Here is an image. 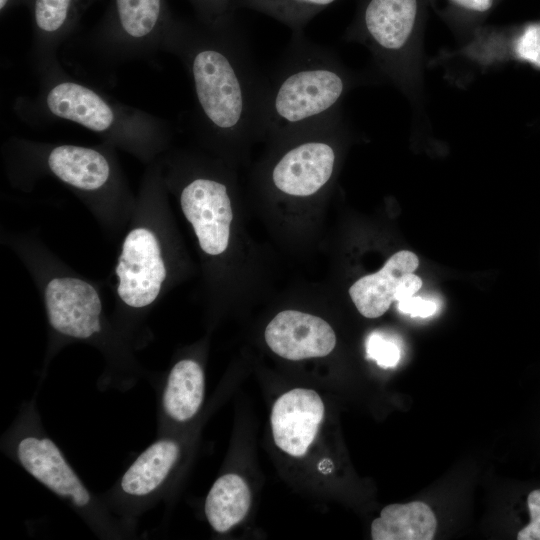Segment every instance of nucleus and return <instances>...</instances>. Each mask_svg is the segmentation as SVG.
I'll use <instances>...</instances> for the list:
<instances>
[{"label":"nucleus","mask_w":540,"mask_h":540,"mask_svg":"<svg viewBox=\"0 0 540 540\" xmlns=\"http://www.w3.org/2000/svg\"><path fill=\"white\" fill-rule=\"evenodd\" d=\"M165 49L188 71L205 136L228 147L258 137L264 76L235 19L215 26L179 20Z\"/></svg>","instance_id":"nucleus-1"},{"label":"nucleus","mask_w":540,"mask_h":540,"mask_svg":"<svg viewBox=\"0 0 540 540\" xmlns=\"http://www.w3.org/2000/svg\"><path fill=\"white\" fill-rule=\"evenodd\" d=\"M350 75L326 46L304 32L292 37L264 76L258 137L276 139L339 110Z\"/></svg>","instance_id":"nucleus-2"},{"label":"nucleus","mask_w":540,"mask_h":540,"mask_svg":"<svg viewBox=\"0 0 540 540\" xmlns=\"http://www.w3.org/2000/svg\"><path fill=\"white\" fill-rule=\"evenodd\" d=\"M44 106L51 115L100 134L111 145L148 160L157 153L165 136L163 125L148 115L70 79L56 81L48 88Z\"/></svg>","instance_id":"nucleus-3"},{"label":"nucleus","mask_w":540,"mask_h":540,"mask_svg":"<svg viewBox=\"0 0 540 540\" xmlns=\"http://www.w3.org/2000/svg\"><path fill=\"white\" fill-rule=\"evenodd\" d=\"M159 173H149L131 226L121 244L114 273L116 296L127 311L142 312L154 305L168 278L164 243L157 224Z\"/></svg>","instance_id":"nucleus-4"},{"label":"nucleus","mask_w":540,"mask_h":540,"mask_svg":"<svg viewBox=\"0 0 540 540\" xmlns=\"http://www.w3.org/2000/svg\"><path fill=\"white\" fill-rule=\"evenodd\" d=\"M34 411L13 428L10 455L39 483L70 504L92 526L105 525L103 506L88 490L58 445L43 431Z\"/></svg>","instance_id":"nucleus-5"},{"label":"nucleus","mask_w":540,"mask_h":540,"mask_svg":"<svg viewBox=\"0 0 540 540\" xmlns=\"http://www.w3.org/2000/svg\"><path fill=\"white\" fill-rule=\"evenodd\" d=\"M42 294L55 334L98 347L112 339L101 295L92 282L68 272L53 273L45 279Z\"/></svg>","instance_id":"nucleus-6"},{"label":"nucleus","mask_w":540,"mask_h":540,"mask_svg":"<svg viewBox=\"0 0 540 540\" xmlns=\"http://www.w3.org/2000/svg\"><path fill=\"white\" fill-rule=\"evenodd\" d=\"M41 162L46 171L93 205L124 194V181L106 148L72 144L47 148Z\"/></svg>","instance_id":"nucleus-7"},{"label":"nucleus","mask_w":540,"mask_h":540,"mask_svg":"<svg viewBox=\"0 0 540 540\" xmlns=\"http://www.w3.org/2000/svg\"><path fill=\"white\" fill-rule=\"evenodd\" d=\"M178 22L166 0H112L102 38L120 54L147 52L156 46L165 48Z\"/></svg>","instance_id":"nucleus-8"},{"label":"nucleus","mask_w":540,"mask_h":540,"mask_svg":"<svg viewBox=\"0 0 540 540\" xmlns=\"http://www.w3.org/2000/svg\"><path fill=\"white\" fill-rule=\"evenodd\" d=\"M179 202L202 251L210 256L223 254L233 219L228 185L211 174L196 173L182 185Z\"/></svg>","instance_id":"nucleus-9"},{"label":"nucleus","mask_w":540,"mask_h":540,"mask_svg":"<svg viewBox=\"0 0 540 540\" xmlns=\"http://www.w3.org/2000/svg\"><path fill=\"white\" fill-rule=\"evenodd\" d=\"M420 13L421 0H362L352 30L381 56L389 57L406 47Z\"/></svg>","instance_id":"nucleus-10"},{"label":"nucleus","mask_w":540,"mask_h":540,"mask_svg":"<svg viewBox=\"0 0 540 540\" xmlns=\"http://www.w3.org/2000/svg\"><path fill=\"white\" fill-rule=\"evenodd\" d=\"M324 417V404L314 390L297 388L274 403L271 426L275 444L294 457L303 456Z\"/></svg>","instance_id":"nucleus-11"},{"label":"nucleus","mask_w":540,"mask_h":540,"mask_svg":"<svg viewBox=\"0 0 540 540\" xmlns=\"http://www.w3.org/2000/svg\"><path fill=\"white\" fill-rule=\"evenodd\" d=\"M265 340L273 352L288 360L324 357L336 344L325 320L296 310L278 313L265 329Z\"/></svg>","instance_id":"nucleus-12"},{"label":"nucleus","mask_w":540,"mask_h":540,"mask_svg":"<svg viewBox=\"0 0 540 540\" xmlns=\"http://www.w3.org/2000/svg\"><path fill=\"white\" fill-rule=\"evenodd\" d=\"M180 457L179 444L161 438L149 445L125 470L117 493L127 503L142 504L157 496Z\"/></svg>","instance_id":"nucleus-13"},{"label":"nucleus","mask_w":540,"mask_h":540,"mask_svg":"<svg viewBox=\"0 0 540 540\" xmlns=\"http://www.w3.org/2000/svg\"><path fill=\"white\" fill-rule=\"evenodd\" d=\"M419 265L417 255L402 250L393 254L376 273L358 279L350 288L349 295L357 310L366 318L382 316L396 301L399 287L408 273Z\"/></svg>","instance_id":"nucleus-14"},{"label":"nucleus","mask_w":540,"mask_h":540,"mask_svg":"<svg viewBox=\"0 0 540 540\" xmlns=\"http://www.w3.org/2000/svg\"><path fill=\"white\" fill-rule=\"evenodd\" d=\"M204 372L193 359H182L171 368L162 394V409L175 422L196 415L204 398Z\"/></svg>","instance_id":"nucleus-15"},{"label":"nucleus","mask_w":540,"mask_h":540,"mask_svg":"<svg viewBox=\"0 0 540 540\" xmlns=\"http://www.w3.org/2000/svg\"><path fill=\"white\" fill-rule=\"evenodd\" d=\"M437 528L436 517L424 502L390 504L373 520L374 540H431Z\"/></svg>","instance_id":"nucleus-16"},{"label":"nucleus","mask_w":540,"mask_h":540,"mask_svg":"<svg viewBox=\"0 0 540 540\" xmlns=\"http://www.w3.org/2000/svg\"><path fill=\"white\" fill-rule=\"evenodd\" d=\"M250 504L251 494L244 479L228 473L212 485L205 501V515L215 531L224 533L244 519Z\"/></svg>","instance_id":"nucleus-17"},{"label":"nucleus","mask_w":540,"mask_h":540,"mask_svg":"<svg viewBox=\"0 0 540 540\" xmlns=\"http://www.w3.org/2000/svg\"><path fill=\"white\" fill-rule=\"evenodd\" d=\"M93 0H32L36 42L51 51L74 29Z\"/></svg>","instance_id":"nucleus-18"},{"label":"nucleus","mask_w":540,"mask_h":540,"mask_svg":"<svg viewBox=\"0 0 540 540\" xmlns=\"http://www.w3.org/2000/svg\"><path fill=\"white\" fill-rule=\"evenodd\" d=\"M337 0H233L232 9H249L286 25L292 33L304 32L305 26Z\"/></svg>","instance_id":"nucleus-19"},{"label":"nucleus","mask_w":540,"mask_h":540,"mask_svg":"<svg viewBox=\"0 0 540 540\" xmlns=\"http://www.w3.org/2000/svg\"><path fill=\"white\" fill-rule=\"evenodd\" d=\"M367 358L383 368L395 367L401 358L399 343L382 332H372L366 340Z\"/></svg>","instance_id":"nucleus-20"},{"label":"nucleus","mask_w":540,"mask_h":540,"mask_svg":"<svg viewBox=\"0 0 540 540\" xmlns=\"http://www.w3.org/2000/svg\"><path fill=\"white\" fill-rule=\"evenodd\" d=\"M195 9L198 21L215 26L234 19L233 0H189Z\"/></svg>","instance_id":"nucleus-21"},{"label":"nucleus","mask_w":540,"mask_h":540,"mask_svg":"<svg viewBox=\"0 0 540 540\" xmlns=\"http://www.w3.org/2000/svg\"><path fill=\"white\" fill-rule=\"evenodd\" d=\"M514 48L519 59L540 68V21L529 23L522 29Z\"/></svg>","instance_id":"nucleus-22"},{"label":"nucleus","mask_w":540,"mask_h":540,"mask_svg":"<svg viewBox=\"0 0 540 540\" xmlns=\"http://www.w3.org/2000/svg\"><path fill=\"white\" fill-rule=\"evenodd\" d=\"M530 523L517 534L518 540H540V489L533 490L527 497Z\"/></svg>","instance_id":"nucleus-23"},{"label":"nucleus","mask_w":540,"mask_h":540,"mask_svg":"<svg viewBox=\"0 0 540 540\" xmlns=\"http://www.w3.org/2000/svg\"><path fill=\"white\" fill-rule=\"evenodd\" d=\"M397 307L402 313L421 318L430 317L437 310V306L433 301L414 295L397 302Z\"/></svg>","instance_id":"nucleus-24"},{"label":"nucleus","mask_w":540,"mask_h":540,"mask_svg":"<svg viewBox=\"0 0 540 540\" xmlns=\"http://www.w3.org/2000/svg\"><path fill=\"white\" fill-rule=\"evenodd\" d=\"M457 11L467 14H484L491 10L495 0H445Z\"/></svg>","instance_id":"nucleus-25"},{"label":"nucleus","mask_w":540,"mask_h":540,"mask_svg":"<svg viewBox=\"0 0 540 540\" xmlns=\"http://www.w3.org/2000/svg\"><path fill=\"white\" fill-rule=\"evenodd\" d=\"M21 0H0V11L3 13L8 8L12 7L13 5L17 4Z\"/></svg>","instance_id":"nucleus-26"}]
</instances>
